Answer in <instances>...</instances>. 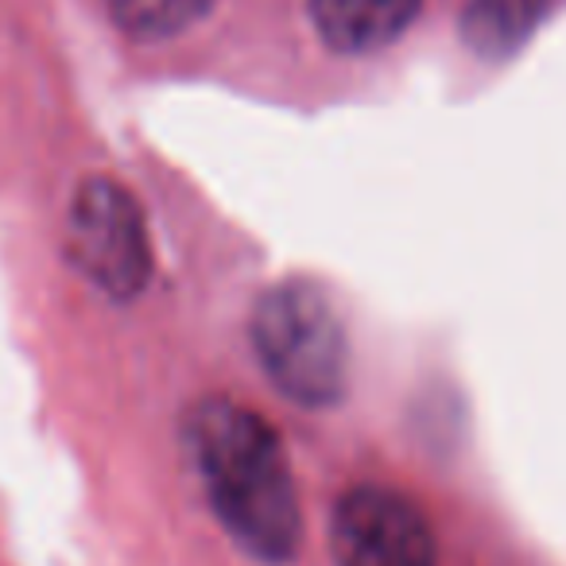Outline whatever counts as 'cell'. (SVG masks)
I'll use <instances>...</instances> for the list:
<instances>
[{"label":"cell","mask_w":566,"mask_h":566,"mask_svg":"<svg viewBox=\"0 0 566 566\" xmlns=\"http://www.w3.org/2000/svg\"><path fill=\"white\" fill-rule=\"evenodd\" d=\"M190 454L221 527L260 563H287L303 543L292 465L268 419L233 400L190 411Z\"/></svg>","instance_id":"6da1fadb"},{"label":"cell","mask_w":566,"mask_h":566,"mask_svg":"<svg viewBox=\"0 0 566 566\" xmlns=\"http://www.w3.org/2000/svg\"><path fill=\"white\" fill-rule=\"evenodd\" d=\"M252 346L287 400L331 408L346 392L349 349L334 303L303 280L275 283L252 311Z\"/></svg>","instance_id":"7a4b0ae2"},{"label":"cell","mask_w":566,"mask_h":566,"mask_svg":"<svg viewBox=\"0 0 566 566\" xmlns=\"http://www.w3.org/2000/svg\"><path fill=\"white\" fill-rule=\"evenodd\" d=\"M66 252L74 268L113 300H133L151 275V244L140 206L120 182L86 179L66 213Z\"/></svg>","instance_id":"3957f363"},{"label":"cell","mask_w":566,"mask_h":566,"mask_svg":"<svg viewBox=\"0 0 566 566\" xmlns=\"http://www.w3.org/2000/svg\"><path fill=\"white\" fill-rule=\"evenodd\" d=\"M338 566H439V543L423 509L385 485H357L334 512Z\"/></svg>","instance_id":"277c9868"},{"label":"cell","mask_w":566,"mask_h":566,"mask_svg":"<svg viewBox=\"0 0 566 566\" xmlns=\"http://www.w3.org/2000/svg\"><path fill=\"white\" fill-rule=\"evenodd\" d=\"M423 0H311V20L334 51L365 55L396 43Z\"/></svg>","instance_id":"5b68a950"},{"label":"cell","mask_w":566,"mask_h":566,"mask_svg":"<svg viewBox=\"0 0 566 566\" xmlns=\"http://www.w3.org/2000/svg\"><path fill=\"white\" fill-rule=\"evenodd\" d=\"M547 0H470L462 17V40L485 59H504L532 35Z\"/></svg>","instance_id":"8992f818"},{"label":"cell","mask_w":566,"mask_h":566,"mask_svg":"<svg viewBox=\"0 0 566 566\" xmlns=\"http://www.w3.org/2000/svg\"><path fill=\"white\" fill-rule=\"evenodd\" d=\"M113 24L133 40H171L213 9V0H105Z\"/></svg>","instance_id":"52a82bcc"}]
</instances>
